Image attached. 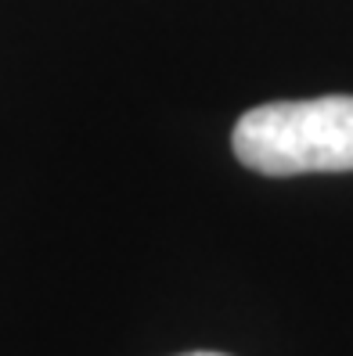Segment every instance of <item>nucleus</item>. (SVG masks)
<instances>
[{
  "mask_svg": "<svg viewBox=\"0 0 353 356\" xmlns=\"http://www.w3.org/2000/svg\"><path fill=\"white\" fill-rule=\"evenodd\" d=\"M238 162L263 177L350 173L353 170V94L310 101H271L249 108L231 134Z\"/></svg>",
  "mask_w": 353,
  "mask_h": 356,
  "instance_id": "nucleus-1",
  "label": "nucleus"
},
{
  "mask_svg": "<svg viewBox=\"0 0 353 356\" xmlns=\"http://www.w3.org/2000/svg\"><path fill=\"white\" fill-rule=\"evenodd\" d=\"M180 356H227V353H210V349H195V353H180Z\"/></svg>",
  "mask_w": 353,
  "mask_h": 356,
  "instance_id": "nucleus-2",
  "label": "nucleus"
}]
</instances>
